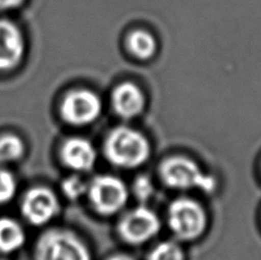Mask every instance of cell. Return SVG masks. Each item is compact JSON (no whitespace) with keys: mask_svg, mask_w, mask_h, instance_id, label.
Returning a JSON list of instances; mask_svg holds the SVG:
<instances>
[{"mask_svg":"<svg viewBox=\"0 0 261 260\" xmlns=\"http://www.w3.org/2000/svg\"><path fill=\"white\" fill-rule=\"evenodd\" d=\"M105 152L114 165L134 169L147 161L150 147L143 134L126 126H118L107 137Z\"/></svg>","mask_w":261,"mask_h":260,"instance_id":"cell-1","label":"cell"},{"mask_svg":"<svg viewBox=\"0 0 261 260\" xmlns=\"http://www.w3.org/2000/svg\"><path fill=\"white\" fill-rule=\"evenodd\" d=\"M35 260H91L86 245L77 235L64 229H49L35 245Z\"/></svg>","mask_w":261,"mask_h":260,"instance_id":"cell-2","label":"cell"},{"mask_svg":"<svg viewBox=\"0 0 261 260\" xmlns=\"http://www.w3.org/2000/svg\"><path fill=\"white\" fill-rule=\"evenodd\" d=\"M161 175L163 181L171 188H198L206 193L216 189V179L205 174L194 161L186 157H171L163 162Z\"/></svg>","mask_w":261,"mask_h":260,"instance_id":"cell-3","label":"cell"},{"mask_svg":"<svg viewBox=\"0 0 261 260\" xmlns=\"http://www.w3.org/2000/svg\"><path fill=\"white\" fill-rule=\"evenodd\" d=\"M88 198L96 212L110 216L123 209L127 202L128 192L117 176L97 175L87 186Z\"/></svg>","mask_w":261,"mask_h":260,"instance_id":"cell-4","label":"cell"},{"mask_svg":"<svg viewBox=\"0 0 261 260\" xmlns=\"http://www.w3.org/2000/svg\"><path fill=\"white\" fill-rule=\"evenodd\" d=\"M169 225L179 239L194 240L204 231L206 216L196 201L178 198L169 209Z\"/></svg>","mask_w":261,"mask_h":260,"instance_id":"cell-5","label":"cell"},{"mask_svg":"<svg viewBox=\"0 0 261 260\" xmlns=\"http://www.w3.org/2000/svg\"><path fill=\"white\" fill-rule=\"evenodd\" d=\"M101 109V100L94 92L79 88L64 96L60 113L64 122L74 126H83L94 122L100 116Z\"/></svg>","mask_w":261,"mask_h":260,"instance_id":"cell-6","label":"cell"},{"mask_svg":"<svg viewBox=\"0 0 261 260\" xmlns=\"http://www.w3.org/2000/svg\"><path fill=\"white\" fill-rule=\"evenodd\" d=\"M60 211V202L52 189L44 186L30 188L23 195L21 213L32 226H44Z\"/></svg>","mask_w":261,"mask_h":260,"instance_id":"cell-7","label":"cell"},{"mask_svg":"<svg viewBox=\"0 0 261 260\" xmlns=\"http://www.w3.org/2000/svg\"><path fill=\"white\" fill-rule=\"evenodd\" d=\"M161 228L158 217L151 210L139 206L130 210L119 222L118 230L122 239L130 244H141L152 239Z\"/></svg>","mask_w":261,"mask_h":260,"instance_id":"cell-8","label":"cell"},{"mask_svg":"<svg viewBox=\"0 0 261 260\" xmlns=\"http://www.w3.org/2000/svg\"><path fill=\"white\" fill-rule=\"evenodd\" d=\"M25 41L13 22L0 18V71L17 67L24 57Z\"/></svg>","mask_w":261,"mask_h":260,"instance_id":"cell-9","label":"cell"},{"mask_svg":"<svg viewBox=\"0 0 261 260\" xmlns=\"http://www.w3.org/2000/svg\"><path fill=\"white\" fill-rule=\"evenodd\" d=\"M65 166L74 171H90L95 164L96 152L92 143L83 138H70L60 150Z\"/></svg>","mask_w":261,"mask_h":260,"instance_id":"cell-10","label":"cell"},{"mask_svg":"<svg viewBox=\"0 0 261 260\" xmlns=\"http://www.w3.org/2000/svg\"><path fill=\"white\" fill-rule=\"evenodd\" d=\"M144 103L146 99L142 91L132 83H123L114 90L113 106L120 117L126 119L137 117L143 110Z\"/></svg>","mask_w":261,"mask_h":260,"instance_id":"cell-11","label":"cell"},{"mask_svg":"<svg viewBox=\"0 0 261 260\" xmlns=\"http://www.w3.org/2000/svg\"><path fill=\"white\" fill-rule=\"evenodd\" d=\"M25 231L20 222L12 218H0V252L13 253L25 243Z\"/></svg>","mask_w":261,"mask_h":260,"instance_id":"cell-12","label":"cell"},{"mask_svg":"<svg viewBox=\"0 0 261 260\" xmlns=\"http://www.w3.org/2000/svg\"><path fill=\"white\" fill-rule=\"evenodd\" d=\"M128 49L135 58L147 60L156 53L157 44L153 36L144 30H135L128 36Z\"/></svg>","mask_w":261,"mask_h":260,"instance_id":"cell-13","label":"cell"},{"mask_svg":"<svg viewBox=\"0 0 261 260\" xmlns=\"http://www.w3.org/2000/svg\"><path fill=\"white\" fill-rule=\"evenodd\" d=\"M24 152V142L16 134L5 133L0 136V164L20 161Z\"/></svg>","mask_w":261,"mask_h":260,"instance_id":"cell-14","label":"cell"},{"mask_svg":"<svg viewBox=\"0 0 261 260\" xmlns=\"http://www.w3.org/2000/svg\"><path fill=\"white\" fill-rule=\"evenodd\" d=\"M16 190V178L11 171L0 164V205L11 202L15 197Z\"/></svg>","mask_w":261,"mask_h":260,"instance_id":"cell-15","label":"cell"},{"mask_svg":"<svg viewBox=\"0 0 261 260\" xmlns=\"http://www.w3.org/2000/svg\"><path fill=\"white\" fill-rule=\"evenodd\" d=\"M149 260H185V254L179 244L165 241L152 250Z\"/></svg>","mask_w":261,"mask_h":260,"instance_id":"cell-16","label":"cell"},{"mask_svg":"<svg viewBox=\"0 0 261 260\" xmlns=\"http://www.w3.org/2000/svg\"><path fill=\"white\" fill-rule=\"evenodd\" d=\"M61 189L69 199H77L82 197L84 193L86 192L87 186L84 184V181L79 176L72 175L62 181Z\"/></svg>","mask_w":261,"mask_h":260,"instance_id":"cell-17","label":"cell"},{"mask_svg":"<svg viewBox=\"0 0 261 260\" xmlns=\"http://www.w3.org/2000/svg\"><path fill=\"white\" fill-rule=\"evenodd\" d=\"M133 192L138 199L147 201L148 198L151 197L153 193V185L151 180L144 175L139 176L133 185Z\"/></svg>","mask_w":261,"mask_h":260,"instance_id":"cell-18","label":"cell"},{"mask_svg":"<svg viewBox=\"0 0 261 260\" xmlns=\"http://www.w3.org/2000/svg\"><path fill=\"white\" fill-rule=\"evenodd\" d=\"M24 3V0H0V11L14 9Z\"/></svg>","mask_w":261,"mask_h":260,"instance_id":"cell-19","label":"cell"},{"mask_svg":"<svg viewBox=\"0 0 261 260\" xmlns=\"http://www.w3.org/2000/svg\"><path fill=\"white\" fill-rule=\"evenodd\" d=\"M108 260H134V259L128 256H125V254H116V256L109 258Z\"/></svg>","mask_w":261,"mask_h":260,"instance_id":"cell-20","label":"cell"},{"mask_svg":"<svg viewBox=\"0 0 261 260\" xmlns=\"http://www.w3.org/2000/svg\"><path fill=\"white\" fill-rule=\"evenodd\" d=\"M0 260H6V259H0Z\"/></svg>","mask_w":261,"mask_h":260,"instance_id":"cell-21","label":"cell"}]
</instances>
